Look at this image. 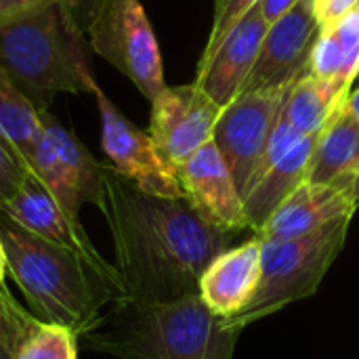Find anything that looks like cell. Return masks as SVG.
Masks as SVG:
<instances>
[{
	"label": "cell",
	"instance_id": "cell-24",
	"mask_svg": "<svg viewBox=\"0 0 359 359\" xmlns=\"http://www.w3.org/2000/svg\"><path fill=\"white\" fill-rule=\"evenodd\" d=\"M36 322L38 320L11 294L6 284H0V359H17Z\"/></svg>",
	"mask_w": 359,
	"mask_h": 359
},
{
	"label": "cell",
	"instance_id": "cell-30",
	"mask_svg": "<svg viewBox=\"0 0 359 359\" xmlns=\"http://www.w3.org/2000/svg\"><path fill=\"white\" fill-rule=\"evenodd\" d=\"M299 0H259L261 11L267 19V23H273L276 19H280L288 8H292Z\"/></svg>",
	"mask_w": 359,
	"mask_h": 359
},
{
	"label": "cell",
	"instance_id": "cell-18",
	"mask_svg": "<svg viewBox=\"0 0 359 359\" xmlns=\"http://www.w3.org/2000/svg\"><path fill=\"white\" fill-rule=\"evenodd\" d=\"M351 88L334 80L307 74L288 86L282 114L303 137L318 135L332 114L345 103Z\"/></svg>",
	"mask_w": 359,
	"mask_h": 359
},
{
	"label": "cell",
	"instance_id": "cell-26",
	"mask_svg": "<svg viewBox=\"0 0 359 359\" xmlns=\"http://www.w3.org/2000/svg\"><path fill=\"white\" fill-rule=\"evenodd\" d=\"M25 175H27L25 166L11 151V147L0 139V210L11 200V196L17 191V187L21 185Z\"/></svg>",
	"mask_w": 359,
	"mask_h": 359
},
{
	"label": "cell",
	"instance_id": "cell-23",
	"mask_svg": "<svg viewBox=\"0 0 359 359\" xmlns=\"http://www.w3.org/2000/svg\"><path fill=\"white\" fill-rule=\"evenodd\" d=\"M80 339L65 326L36 322L17 359H78Z\"/></svg>",
	"mask_w": 359,
	"mask_h": 359
},
{
	"label": "cell",
	"instance_id": "cell-8",
	"mask_svg": "<svg viewBox=\"0 0 359 359\" xmlns=\"http://www.w3.org/2000/svg\"><path fill=\"white\" fill-rule=\"evenodd\" d=\"M101 118V145L109 158V166L135 181L141 189L166 196L185 198L179 170L160 154L149 133L135 126L99 88L93 90Z\"/></svg>",
	"mask_w": 359,
	"mask_h": 359
},
{
	"label": "cell",
	"instance_id": "cell-19",
	"mask_svg": "<svg viewBox=\"0 0 359 359\" xmlns=\"http://www.w3.org/2000/svg\"><path fill=\"white\" fill-rule=\"evenodd\" d=\"M309 74L351 88L359 76V6L343 15L337 23L322 27L311 55Z\"/></svg>",
	"mask_w": 359,
	"mask_h": 359
},
{
	"label": "cell",
	"instance_id": "cell-32",
	"mask_svg": "<svg viewBox=\"0 0 359 359\" xmlns=\"http://www.w3.org/2000/svg\"><path fill=\"white\" fill-rule=\"evenodd\" d=\"M4 276H6V257H4V248L0 240V284H4Z\"/></svg>",
	"mask_w": 359,
	"mask_h": 359
},
{
	"label": "cell",
	"instance_id": "cell-11",
	"mask_svg": "<svg viewBox=\"0 0 359 359\" xmlns=\"http://www.w3.org/2000/svg\"><path fill=\"white\" fill-rule=\"evenodd\" d=\"M0 212L8 215L15 223L36 233L38 238L82 255L90 265H95L105 276L122 280L116 265L107 263L101 257V252L95 248L82 223L65 215L61 204L34 172H27L23 177L21 185L17 187V191L11 196V200L4 204Z\"/></svg>",
	"mask_w": 359,
	"mask_h": 359
},
{
	"label": "cell",
	"instance_id": "cell-6",
	"mask_svg": "<svg viewBox=\"0 0 359 359\" xmlns=\"http://www.w3.org/2000/svg\"><path fill=\"white\" fill-rule=\"evenodd\" d=\"M86 36L90 48L149 101L166 88L160 46L141 0H107Z\"/></svg>",
	"mask_w": 359,
	"mask_h": 359
},
{
	"label": "cell",
	"instance_id": "cell-28",
	"mask_svg": "<svg viewBox=\"0 0 359 359\" xmlns=\"http://www.w3.org/2000/svg\"><path fill=\"white\" fill-rule=\"evenodd\" d=\"M316 15L322 27L337 23L343 15L358 8L359 0H313Z\"/></svg>",
	"mask_w": 359,
	"mask_h": 359
},
{
	"label": "cell",
	"instance_id": "cell-13",
	"mask_svg": "<svg viewBox=\"0 0 359 359\" xmlns=\"http://www.w3.org/2000/svg\"><path fill=\"white\" fill-rule=\"evenodd\" d=\"M269 23L257 2L225 36L219 48L200 61L196 84L221 107L229 105L250 76Z\"/></svg>",
	"mask_w": 359,
	"mask_h": 359
},
{
	"label": "cell",
	"instance_id": "cell-4",
	"mask_svg": "<svg viewBox=\"0 0 359 359\" xmlns=\"http://www.w3.org/2000/svg\"><path fill=\"white\" fill-rule=\"evenodd\" d=\"M0 67L40 109L59 93H93L86 38L69 21L61 2L0 25Z\"/></svg>",
	"mask_w": 359,
	"mask_h": 359
},
{
	"label": "cell",
	"instance_id": "cell-12",
	"mask_svg": "<svg viewBox=\"0 0 359 359\" xmlns=\"http://www.w3.org/2000/svg\"><path fill=\"white\" fill-rule=\"evenodd\" d=\"M177 170L185 198L208 223L229 233L248 227L244 200L236 187L231 170L212 141L194 151Z\"/></svg>",
	"mask_w": 359,
	"mask_h": 359
},
{
	"label": "cell",
	"instance_id": "cell-15",
	"mask_svg": "<svg viewBox=\"0 0 359 359\" xmlns=\"http://www.w3.org/2000/svg\"><path fill=\"white\" fill-rule=\"evenodd\" d=\"M261 282V240L252 238L221 252L200 278V297L206 307L231 320L244 311L257 294Z\"/></svg>",
	"mask_w": 359,
	"mask_h": 359
},
{
	"label": "cell",
	"instance_id": "cell-25",
	"mask_svg": "<svg viewBox=\"0 0 359 359\" xmlns=\"http://www.w3.org/2000/svg\"><path fill=\"white\" fill-rule=\"evenodd\" d=\"M259 0H215V23L204 48V55L200 61H206L217 48L219 44L225 40V36L231 32V27L257 4Z\"/></svg>",
	"mask_w": 359,
	"mask_h": 359
},
{
	"label": "cell",
	"instance_id": "cell-20",
	"mask_svg": "<svg viewBox=\"0 0 359 359\" xmlns=\"http://www.w3.org/2000/svg\"><path fill=\"white\" fill-rule=\"evenodd\" d=\"M42 135V111L0 67V139L11 147L27 172Z\"/></svg>",
	"mask_w": 359,
	"mask_h": 359
},
{
	"label": "cell",
	"instance_id": "cell-16",
	"mask_svg": "<svg viewBox=\"0 0 359 359\" xmlns=\"http://www.w3.org/2000/svg\"><path fill=\"white\" fill-rule=\"evenodd\" d=\"M307 181L316 185L351 181L359 185V118L343 105L320 130Z\"/></svg>",
	"mask_w": 359,
	"mask_h": 359
},
{
	"label": "cell",
	"instance_id": "cell-29",
	"mask_svg": "<svg viewBox=\"0 0 359 359\" xmlns=\"http://www.w3.org/2000/svg\"><path fill=\"white\" fill-rule=\"evenodd\" d=\"M59 0H0V25L15 21L19 17L32 15Z\"/></svg>",
	"mask_w": 359,
	"mask_h": 359
},
{
	"label": "cell",
	"instance_id": "cell-7",
	"mask_svg": "<svg viewBox=\"0 0 359 359\" xmlns=\"http://www.w3.org/2000/svg\"><path fill=\"white\" fill-rule=\"evenodd\" d=\"M288 86L240 93L219 114L212 143L221 151L242 200L257 183V170L284 107Z\"/></svg>",
	"mask_w": 359,
	"mask_h": 359
},
{
	"label": "cell",
	"instance_id": "cell-17",
	"mask_svg": "<svg viewBox=\"0 0 359 359\" xmlns=\"http://www.w3.org/2000/svg\"><path fill=\"white\" fill-rule=\"evenodd\" d=\"M318 135L303 137L284 158H280L250 189L244 198V215L248 221V229L255 233L267 223V219L278 210V206L301 185L307 181L309 160L318 143Z\"/></svg>",
	"mask_w": 359,
	"mask_h": 359
},
{
	"label": "cell",
	"instance_id": "cell-10",
	"mask_svg": "<svg viewBox=\"0 0 359 359\" xmlns=\"http://www.w3.org/2000/svg\"><path fill=\"white\" fill-rule=\"evenodd\" d=\"M221 109L223 107L217 105L196 82L166 86L151 101L149 135L160 154L179 168L194 151L212 141Z\"/></svg>",
	"mask_w": 359,
	"mask_h": 359
},
{
	"label": "cell",
	"instance_id": "cell-22",
	"mask_svg": "<svg viewBox=\"0 0 359 359\" xmlns=\"http://www.w3.org/2000/svg\"><path fill=\"white\" fill-rule=\"evenodd\" d=\"M29 172H34L46 185V189L55 196V200L61 204L65 215L80 223L82 198H80L67 168L63 166L53 141L46 137V133L42 135V139L36 147V154H34L32 164H29Z\"/></svg>",
	"mask_w": 359,
	"mask_h": 359
},
{
	"label": "cell",
	"instance_id": "cell-27",
	"mask_svg": "<svg viewBox=\"0 0 359 359\" xmlns=\"http://www.w3.org/2000/svg\"><path fill=\"white\" fill-rule=\"evenodd\" d=\"M69 21L86 36L107 0H59Z\"/></svg>",
	"mask_w": 359,
	"mask_h": 359
},
{
	"label": "cell",
	"instance_id": "cell-2",
	"mask_svg": "<svg viewBox=\"0 0 359 359\" xmlns=\"http://www.w3.org/2000/svg\"><path fill=\"white\" fill-rule=\"evenodd\" d=\"M6 273L21 290L27 311L42 324L69 328L78 339L95 330L103 309L128 299L122 280L109 278L82 255L46 242L0 212Z\"/></svg>",
	"mask_w": 359,
	"mask_h": 359
},
{
	"label": "cell",
	"instance_id": "cell-1",
	"mask_svg": "<svg viewBox=\"0 0 359 359\" xmlns=\"http://www.w3.org/2000/svg\"><path fill=\"white\" fill-rule=\"evenodd\" d=\"M101 215L128 299L168 303L200 294L204 269L227 250L231 233L208 223L187 198L141 189L105 166Z\"/></svg>",
	"mask_w": 359,
	"mask_h": 359
},
{
	"label": "cell",
	"instance_id": "cell-5",
	"mask_svg": "<svg viewBox=\"0 0 359 359\" xmlns=\"http://www.w3.org/2000/svg\"><path fill=\"white\" fill-rule=\"evenodd\" d=\"M351 217H341L307 236L261 240V282L250 305L225 324L242 332L252 322L311 297L345 246Z\"/></svg>",
	"mask_w": 359,
	"mask_h": 359
},
{
	"label": "cell",
	"instance_id": "cell-31",
	"mask_svg": "<svg viewBox=\"0 0 359 359\" xmlns=\"http://www.w3.org/2000/svg\"><path fill=\"white\" fill-rule=\"evenodd\" d=\"M343 107H345L347 111H351L355 118H359V88L358 90H353V93H349V97L345 99Z\"/></svg>",
	"mask_w": 359,
	"mask_h": 359
},
{
	"label": "cell",
	"instance_id": "cell-21",
	"mask_svg": "<svg viewBox=\"0 0 359 359\" xmlns=\"http://www.w3.org/2000/svg\"><path fill=\"white\" fill-rule=\"evenodd\" d=\"M42 126L46 137L53 141L63 166L67 168L82 204H93L101 208L103 202V177H105V164H99L95 156L88 151L84 143L76 139V135L63 126L48 109L42 111Z\"/></svg>",
	"mask_w": 359,
	"mask_h": 359
},
{
	"label": "cell",
	"instance_id": "cell-14",
	"mask_svg": "<svg viewBox=\"0 0 359 359\" xmlns=\"http://www.w3.org/2000/svg\"><path fill=\"white\" fill-rule=\"evenodd\" d=\"M359 206V185L337 181L328 185L301 183L257 231L261 240H292L307 236L341 217H353Z\"/></svg>",
	"mask_w": 359,
	"mask_h": 359
},
{
	"label": "cell",
	"instance_id": "cell-3",
	"mask_svg": "<svg viewBox=\"0 0 359 359\" xmlns=\"http://www.w3.org/2000/svg\"><path fill=\"white\" fill-rule=\"evenodd\" d=\"M101 324L80 337L84 349L116 359H233L240 332L215 316L200 294L109 305Z\"/></svg>",
	"mask_w": 359,
	"mask_h": 359
},
{
	"label": "cell",
	"instance_id": "cell-9",
	"mask_svg": "<svg viewBox=\"0 0 359 359\" xmlns=\"http://www.w3.org/2000/svg\"><path fill=\"white\" fill-rule=\"evenodd\" d=\"M320 34L322 25L313 0H299L280 19L269 23L242 93L290 86L307 76Z\"/></svg>",
	"mask_w": 359,
	"mask_h": 359
}]
</instances>
